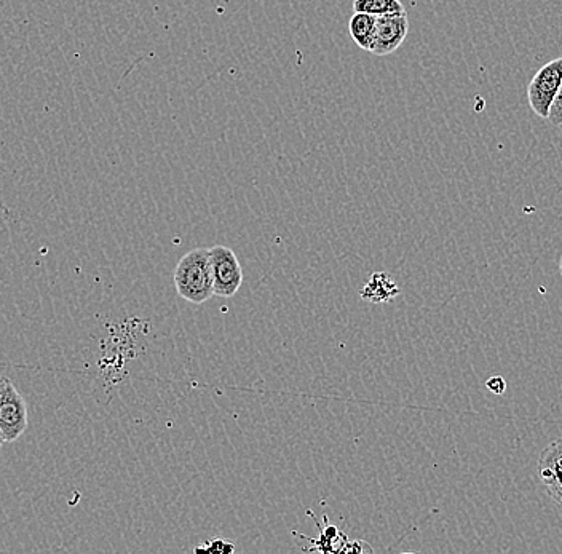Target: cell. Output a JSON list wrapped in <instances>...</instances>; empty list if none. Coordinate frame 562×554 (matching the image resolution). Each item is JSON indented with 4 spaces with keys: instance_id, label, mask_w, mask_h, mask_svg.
Returning a JSON list of instances; mask_svg holds the SVG:
<instances>
[{
    "instance_id": "2e32d148",
    "label": "cell",
    "mask_w": 562,
    "mask_h": 554,
    "mask_svg": "<svg viewBox=\"0 0 562 554\" xmlns=\"http://www.w3.org/2000/svg\"><path fill=\"white\" fill-rule=\"evenodd\" d=\"M559 267H561V275H562V256H561V262H559Z\"/></svg>"
},
{
    "instance_id": "30bf717a",
    "label": "cell",
    "mask_w": 562,
    "mask_h": 554,
    "mask_svg": "<svg viewBox=\"0 0 562 554\" xmlns=\"http://www.w3.org/2000/svg\"><path fill=\"white\" fill-rule=\"evenodd\" d=\"M353 12L368 13L373 16L393 15L406 12L401 0H355Z\"/></svg>"
},
{
    "instance_id": "4fadbf2b",
    "label": "cell",
    "mask_w": 562,
    "mask_h": 554,
    "mask_svg": "<svg viewBox=\"0 0 562 554\" xmlns=\"http://www.w3.org/2000/svg\"><path fill=\"white\" fill-rule=\"evenodd\" d=\"M342 553H373V548L369 547L368 543L363 542V540H355V542L345 543Z\"/></svg>"
},
{
    "instance_id": "9c48e42d",
    "label": "cell",
    "mask_w": 562,
    "mask_h": 554,
    "mask_svg": "<svg viewBox=\"0 0 562 554\" xmlns=\"http://www.w3.org/2000/svg\"><path fill=\"white\" fill-rule=\"evenodd\" d=\"M325 521L326 526H320V537L317 540L310 539L307 535H299V537L312 542L313 550L323 551V553H342L345 543L349 542L347 535L339 531L336 526H331L328 516H325Z\"/></svg>"
},
{
    "instance_id": "52a82bcc",
    "label": "cell",
    "mask_w": 562,
    "mask_h": 554,
    "mask_svg": "<svg viewBox=\"0 0 562 554\" xmlns=\"http://www.w3.org/2000/svg\"><path fill=\"white\" fill-rule=\"evenodd\" d=\"M360 294L361 299H365V301L384 304V302L393 301L400 294V288L387 272H376L371 275Z\"/></svg>"
},
{
    "instance_id": "3957f363",
    "label": "cell",
    "mask_w": 562,
    "mask_h": 554,
    "mask_svg": "<svg viewBox=\"0 0 562 554\" xmlns=\"http://www.w3.org/2000/svg\"><path fill=\"white\" fill-rule=\"evenodd\" d=\"M562 85V58L550 61L539 69L527 87V101L532 112L548 119L550 107Z\"/></svg>"
},
{
    "instance_id": "7a4b0ae2",
    "label": "cell",
    "mask_w": 562,
    "mask_h": 554,
    "mask_svg": "<svg viewBox=\"0 0 562 554\" xmlns=\"http://www.w3.org/2000/svg\"><path fill=\"white\" fill-rule=\"evenodd\" d=\"M28 428V406L12 380L0 376V432L5 443L18 440Z\"/></svg>"
},
{
    "instance_id": "277c9868",
    "label": "cell",
    "mask_w": 562,
    "mask_h": 554,
    "mask_svg": "<svg viewBox=\"0 0 562 554\" xmlns=\"http://www.w3.org/2000/svg\"><path fill=\"white\" fill-rule=\"evenodd\" d=\"M210 253L214 294L221 297L235 296L243 283V269L237 254L227 246H213Z\"/></svg>"
},
{
    "instance_id": "8fae6325",
    "label": "cell",
    "mask_w": 562,
    "mask_h": 554,
    "mask_svg": "<svg viewBox=\"0 0 562 554\" xmlns=\"http://www.w3.org/2000/svg\"><path fill=\"white\" fill-rule=\"evenodd\" d=\"M237 551V545L229 539H211L206 540L202 545L195 547L194 553H221L229 554Z\"/></svg>"
},
{
    "instance_id": "8992f818",
    "label": "cell",
    "mask_w": 562,
    "mask_h": 554,
    "mask_svg": "<svg viewBox=\"0 0 562 554\" xmlns=\"http://www.w3.org/2000/svg\"><path fill=\"white\" fill-rule=\"evenodd\" d=\"M539 463L540 478L547 494L562 507V438L543 449Z\"/></svg>"
},
{
    "instance_id": "9a60e30c",
    "label": "cell",
    "mask_w": 562,
    "mask_h": 554,
    "mask_svg": "<svg viewBox=\"0 0 562 554\" xmlns=\"http://www.w3.org/2000/svg\"><path fill=\"white\" fill-rule=\"evenodd\" d=\"M5 443L4 436H2V432H0V446Z\"/></svg>"
},
{
    "instance_id": "7c38bea8",
    "label": "cell",
    "mask_w": 562,
    "mask_h": 554,
    "mask_svg": "<svg viewBox=\"0 0 562 554\" xmlns=\"http://www.w3.org/2000/svg\"><path fill=\"white\" fill-rule=\"evenodd\" d=\"M548 120H550L551 125H555V127H562V85L561 88H559L555 101L551 104Z\"/></svg>"
},
{
    "instance_id": "5b68a950",
    "label": "cell",
    "mask_w": 562,
    "mask_h": 554,
    "mask_svg": "<svg viewBox=\"0 0 562 554\" xmlns=\"http://www.w3.org/2000/svg\"><path fill=\"white\" fill-rule=\"evenodd\" d=\"M409 32L408 13L376 16L373 45L369 52L377 56H387L396 52Z\"/></svg>"
},
{
    "instance_id": "5bb4252c",
    "label": "cell",
    "mask_w": 562,
    "mask_h": 554,
    "mask_svg": "<svg viewBox=\"0 0 562 554\" xmlns=\"http://www.w3.org/2000/svg\"><path fill=\"white\" fill-rule=\"evenodd\" d=\"M486 385L492 393L495 395H503L505 390H507V382L502 376H492L486 380Z\"/></svg>"
},
{
    "instance_id": "6da1fadb",
    "label": "cell",
    "mask_w": 562,
    "mask_h": 554,
    "mask_svg": "<svg viewBox=\"0 0 562 554\" xmlns=\"http://www.w3.org/2000/svg\"><path fill=\"white\" fill-rule=\"evenodd\" d=\"M175 286L179 296L192 304H203L214 296L211 253L195 248L179 259L175 269Z\"/></svg>"
},
{
    "instance_id": "ba28073f",
    "label": "cell",
    "mask_w": 562,
    "mask_h": 554,
    "mask_svg": "<svg viewBox=\"0 0 562 554\" xmlns=\"http://www.w3.org/2000/svg\"><path fill=\"white\" fill-rule=\"evenodd\" d=\"M376 29V16L355 12L349 21V32L353 42L366 52L371 50Z\"/></svg>"
}]
</instances>
